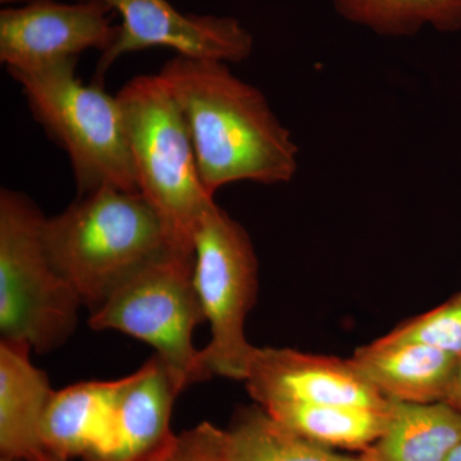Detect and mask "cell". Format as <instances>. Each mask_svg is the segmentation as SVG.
Segmentation results:
<instances>
[{"instance_id":"6da1fadb","label":"cell","mask_w":461,"mask_h":461,"mask_svg":"<svg viewBox=\"0 0 461 461\" xmlns=\"http://www.w3.org/2000/svg\"><path fill=\"white\" fill-rule=\"evenodd\" d=\"M158 75L189 129L200 177L214 196L239 181L287 184L299 168V149L264 94L221 60L176 56Z\"/></svg>"},{"instance_id":"7a4b0ae2","label":"cell","mask_w":461,"mask_h":461,"mask_svg":"<svg viewBox=\"0 0 461 461\" xmlns=\"http://www.w3.org/2000/svg\"><path fill=\"white\" fill-rule=\"evenodd\" d=\"M45 242L58 271L91 313L149 263L181 249L140 193L115 187L85 194L47 218Z\"/></svg>"},{"instance_id":"3957f363","label":"cell","mask_w":461,"mask_h":461,"mask_svg":"<svg viewBox=\"0 0 461 461\" xmlns=\"http://www.w3.org/2000/svg\"><path fill=\"white\" fill-rule=\"evenodd\" d=\"M138 190L178 248L194 251L203 215L215 204L200 177L186 121L159 75L133 77L118 91Z\"/></svg>"},{"instance_id":"277c9868","label":"cell","mask_w":461,"mask_h":461,"mask_svg":"<svg viewBox=\"0 0 461 461\" xmlns=\"http://www.w3.org/2000/svg\"><path fill=\"white\" fill-rule=\"evenodd\" d=\"M75 62L32 72H9L36 122L66 151L81 195L100 187L139 193L117 96L85 85Z\"/></svg>"},{"instance_id":"5b68a950","label":"cell","mask_w":461,"mask_h":461,"mask_svg":"<svg viewBox=\"0 0 461 461\" xmlns=\"http://www.w3.org/2000/svg\"><path fill=\"white\" fill-rule=\"evenodd\" d=\"M45 223L26 194L0 191V333L41 354L74 335L83 306L51 260Z\"/></svg>"},{"instance_id":"8992f818","label":"cell","mask_w":461,"mask_h":461,"mask_svg":"<svg viewBox=\"0 0 461 461\" xmlns=\"http://www.w3.org/2000/svg\"><path fill=\"white\" fill-rule=\"evenodd\" d=\"M194 267V251H167L118 287L89 320L93 330H118L156 348L185 387L213 377L193 342L196 326L205 321Z\"/></svg>"},{"instance_id":"52a82bcc","label":"cell","mask_w":461,"mask_h":461,"mask_svg":"<svg viewBox=\"0 0 461 461\" xmlns=\"http://www.w3.org/2000/svg\"><path fill=\"white\" fill-rule=\"evenodd\" d=\"M194 281L211 326L203 360L212 375L245 381L254 346L245 321L258 290V260L247 230L217 204L203 215L194 236Z\"/></svg>"},{"instance_id":"ba28073f","label":"cell","mask_w":461,"mask_h":461,"mask_svg":"<svg viewBox=\"0 0 461 461\" xmlns=\"http://www.w3.org/2000/svg\"><path fill=\"white\" fill-rule=\"evenodd\" d=\"M104 0L75 5L32 0L0 12V62L9 72H32L78 60L89 50L104 53L118 26Z\"/></svg>"},{"instance_id":"9c48e42d","label":"cell","mask_w":461,"mask_h":461,"mask_svg":"<svg viewBox=\"0 0 461 461\" xmlns=\"http://www.w3.org/2000/svg\"><path fill=\"white\" fill-rule=\"evenodd\" d=\"M122 17L113 44L100 56L94 83L103 85L115 60L124 54L162 47L177 56L244 62L254 38L239 20L213 14H185L168 0H104Z\"/></svg>"},{"instance_id":"30bf717a","label":"cell","mask_w":461,"mask_h":461,"mask_svg":"<svg viewBox=\"0 0 461 461\" xmlns=\"http://www.w3.org/2000/svg\"><path fill=\"white\" fill-rule=\"evenodd\" d=\"M245 384L258 405L333 403L384 408L382 396L350 359L300 353L293 348H256Z\"/></svg>"},{"instance_id":"8fae6325","label":"cell","mask_w":461,"mask_h":461,"mask_svg":"<svg viewBox=\"0 0 461 461\" xmlns=\"http://www.w3.org/2000/svg\"><path fill=\"white\" fill-rule=\"evenodd\" d=\"M185 388L157 354L121 378L108 435L84 461H156L168 453L177 439L171 427L173 405Z\"/></svg>"},{"instance_id":"7c38bea8","label":"cell","mask_w":461,"mask_h":461,"mask_svg":"<svg viewBox=\"0 0 461 461\" xmlns=\"http://www.w3.org/2000/svg\"><path fill=\"white\" fill-rule=\"evenodd\" d=\"M460 357L430 346L384 338L355 350L351 363L393 402H445Z\"/></svg>"},{"instance_id":"4fadbf2b","label":"cell","mask_w":461,"mask_h":461,"mask_svg":"<svg viewBox=\"0 0 461 461\" xmlns=\"http://www.w3.org/2000/svg\"><path fill=\"white\" fill-rule=\"evenodd\" d=\"M25 342L0 339V461H41V421L54 390Z\"/></svg>"},{"instance_id":"5bb4252c","label":"cell","mask_w":461,"mask_h":461,"mask_svg":"<svg viewBox=\"0 0 461 461\" xmlns=\"http://www.w3.org/2000/svg\"><path fill=\"white\" fill-rule=\"evenodd\" d=\"M120 384L90 381L54 391L41 421L45 453L69 461L95 453L111 429Z\"/></svg>"},{"instance_id":"9a60e30c","label":"cell","mask_w":461,"mask_h":461,"mask_svg":"<svg viewBox=\"0 0 461 461\" xmlns=\"http://www.w3.org/2000/svg\"><path fill=\"white\" fill-rule=\"evenodd\" d=\"M461 442V412L447 402L390 400L386 429L364 451L369 461H446Z\"/></svg>"},{"instance_id":"2e32d148","label":"cell","mask_w":461,"mask_h":461,"mask_svg":"<svg viewBox=\"0 0 461 461\" xmlns=\"http://www.w3.org/2000/svg\"><path fill=\"white\" fill-rule=\"evenodd\" d=\"M262 408V406H260ZM264 411L282 426L330 448L364 451L382 436L390 417L384 408L333 403H273Z\"/></svg>"},{"instance_id":"e0dca14e","label":"cell","mask_w":461,"mask_h":461,"mask_svg":"<svg viewBox=\"0 0 461 461\" xmlns=\"http://www.w3.org/2000/svg\"><path fill=\"white\" fill-rule=\"evenodd\" d=\"M227 461H369L366 454L344 455L309 441L269 417L259 405L236 412L222 429Z\"/></svg>"},{"instance_id":"ac0fdd59","label":"cell","mask_w":461,"mask_h":461,"mask_svg":"<svg viewBox=\"0 0 461 461\" xmlns=\"http://www.w3.org/2000/svg\"><path fill=\"white\" fill-rule=\"evenodd\" d=\"M339 16L388 38H408L426 27L461 32V0H330Z\"/></svg>"},{"instance_id":"d6986e66","label":"cell","mask_w":461,"mask_h":461,"mask_svg":"<svg viewBox=\"0 0 461 461\" xmlns=\"http://www.w3.org/2000/svg\"><path fill=\"white\" fill-rule=\"evenodd\" d=\"M386 338L430 346L461 357V293L433 311L405 321Z\"/></svg>"},{"instance_id":"ffe728a7","label":"cell","mask_w":461,"mask_h":461,"mask_svg":"<svg viewBox=\"0 0 461 461\" xmlns=\"http://www.w3.org/2000/svg\"><path fill=\"white\" fill-rule=\"evenodd\" d=\"M156 461H227L223 454L222 429L203 421L177 435L171 450Z\"/></svg>"},{"instance_id":"44dd1931","label":"cell","mask_w":461,"mask_h":461,"mask_svg":"<svg viewBox=\"0 0 461 461\" xmlns=\"http://www.w3.org/2000/svg\"><path fill=\"white\" fill-rule=\"evenodd\" d=\"M444 402H447L448 405L453 406L457 411L461 412V357L457 360L453 382H451L450 390H448Z\"/></svg>"},{"instance_id":"7402d4cb","label":"cell","mask_w":461,"mask_h":461,"mask_svg":"<svg viewBox=\"0 0 461 461\" xmlns=\"http://www.w3.org/2000/svg\"><path fill=\"white\" fill-rule=\"evenodd\" d=\"M446 461H461V442L454 448L453 453L450 454V456Z\"/></svg>"},{"instance_id":"603a6c76","label":"cell","mask_w":461,"mask_h":461,"mask_svg":"<svg viewBox=\"0 0 461 461\" xmlns=\"http://www.w3.org/2000/svg\"><path fill=\"white\" fill-rule=\"evenodd\" d=\"M0 2H2L3 5H11V3H21V2L30 3V2H32V0H0Z\"/></svg>"},{"instance_id":"cb8c5ba5","label":"cell","mask_w":461,"mask_h":461,"mask_svg":"<svg viewBox=\"0 0 461 461\" xmlns=\"http://www.w3.org/2000/svg\"><path fill=\"white\" fill-rule=\"evenodd\" d=\"M41 461H51L50 455V454L45 455L44 459H42Z\"/></svg>"},{"instance_id":"d4e9b609","label":"cell","mask_w":461,"mask_h":461,"mask_svg":"<svg viewBox=\"0 0 461 461\" xmlns=\"http://www.w3.org/2000/svg\"><path fill=\"white\" fill-rule=\"evenodd\" d=\"M51 461H69V460H63V459H59V457L51 456Z\"/></svg>"}]
</instances>
